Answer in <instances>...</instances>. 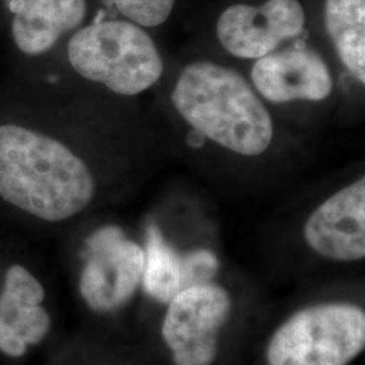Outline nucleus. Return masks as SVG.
I'll use <instances>...</instances> for the list:
<instances>
[{
	"instance_id": "f257e3e1",
	"label": "nucleus",
	"mask_w": 365,
	"mask_h": 365,
	"mask_svg": "<svg viewBox=\"0 0 365 365\" xmlns=\"http://www.w3.org/2000/svg\"><path fill=\"white\" fill-rule=\"evenodd\" d=\"M95 194L91 170L66 145L15 125L0 126V196L39 220H68Z\"/></svg>"
},
{
	"instance_id": "f03ea898",
	"label": "nucleus",
	"mask_w": 365,
	"mask_h": 365,
	"mask_svg": "<svg viewBox=\"0 0 365 365\" xmlns=\"http://www.w3.org/2000/svg\"><path fill=\"white\" fill-rule=\"evenodd\" d=\"M172 102L196 133L225 149L257 156L271 145V115L248 81L233 69L212 63L187 66Z\"/></svg>"
},
{
	"instance_id": "7ed1b4c3",
	"label": "nucleus",
	"mask_w": 365,
	"mask_h": 365,
	"mask_svg": "<svg viewBox=\"0 0 365 365\" xmlns=\"http://www.w3.org/2000/svg\"><path fill=\"white\" fill-rule=\"evenodd\" d=\"M68 57L83 78L128 96L152 87L164 71L152 38L123 21L95 22L78 30L69 41Z\"/></svg>"
},
{
	"instance_id": "20e7f679",
	"label": "nucleus",
	"mask_w": 365,
	"mask_h": 365,
	"mask_svg": "<svg viewBox=\"0 0 365 365\" xmlns=\"http://www.w3.org/2000/svg\"><path fill=\"white\" fill-rule=\"evenodd\" d=\"M365 348L364 310L348 302L300 309L274 330L268 365H349Z\"/></svg>"
},
{
	"instance_id": "39448f33",
	"label": "nucleus",
	"mask_w": 365,
	"mask_h": 365,
	"mask_svg": "<svg viewBox=\"0 0 365 365\" xmlns=\"http://www.w3.org/2000/svg\"><path fill=\"white\" fill-rule=\"evenodd\" d=\"M232 313V298L218 284L179 291L168 303L161 334L175 365H212L220 348V331Z\"/></svg>"
},
{
	"instance_id": "423d86ee",
	"label": "nucleus",
	"mask_w": 365,
	"mask_h": 365,
	"mask_svg": "<svg viewBox=\"0 0 365 365\" xmlns=\"http://www.w3.org/2000/svg\"><path fill=\"white\" fill-rule=\"evenodd\" d=\"M145 252L126 240L117 226H106L87 241V262L78 282V291L96 313H110L135 294L143 282Z\"/></svg>"
},
{
	"instance_id": "0eeeda50",
	"label": "nucleus",
	"mask_w": 365,
	"mask_h": 365,
	"mask_svg": "<svg viewBox=\"0 0 365 365\" xmlns=\"http://www.w3.org/2000/svg\"><path fill=\"white\" fill-rule=\"evenodd\" d=\"M298 0H268L260 7L235 4L220 16L217 34L222 46L235 57L259 60L304 29Z\"/></svg>"
},
{
	"instance_id": "6e6552de",
	"label": "nucleus",
	"mask_w": 365,
	"mask_h": 365,
	"mask_svg": "<svg viewBox=\"0 0 365 365\" xmlns=\"http://www.w3.org/2000/svg\"><path fill=\"white\" fill-rule=\"evenodd\" d=\"M304 240L319 256L333 261L365 257L364 178L330 196L304 225Z\"/></svg>"
},
{
	"instance_id": "1a4fd4ad",
	"label": "nucleus",
	"mask_w": 365,
	"mask_h": 365,
	"mask_svg": "<svg viewBox=\"0 0 365 365\" xmlns=\"http://www.w3.org/2000/svg\"><path fill=\"white\" fill-rule=\"evenodd\" d=\"M252 81L257 91L274 103L324 101L333 87L325 61L306 48L261 57L252 68Z\"/></svg>"
},
{
	"instance_id": "9d476101",
	"label": "nucleus",
	"mask_w": 365,
	"mask_h": 365,
	"mask_svg": "<svg viewBox=\"0 0 365 365\" xmlns=\"http://www.w3.org/2000/svg\"><path fill=\"white\" fill-rule=\"evenodd\" d=\"M15 13V43L27 54L48 52L58 38L78 27L84 16L86 0H11Z\"/></svg>"
},
{
	"instance_id": "9b49d317",
	"label": "nucleus",
	"mask_w": 365,
	"mask_h": 365,
	"mask_svg": "<svg viewBox=\"0 0 365 365\" xmlns=\"http://www.w3.org/2000/svg\"><path fill=\"white\" fill-rule=\"evenodd\" d=\"M325 21L341 61L365 80V0H327Z\"/></svg>"
},
{
	"instance_id": "f8f14e48",
	"label": "nucleus",
	"mask_w": 365,
	"mask_h": 365,
	"mask_svg": "<svg viewBox=\"0 0 365 365\" xmlns=\"http://www.w3.org/2000/svg\"><path fill=\"white\" fill-rule=\"evenodd\" d=\"M143 283L145 291L161 303H170L182 291L180 256L164 240L156 225H150L146 232Z\"/></svg>"
},
{
	"instance_id": "ddd939ff",
	"label": "nucleus",
	"mask_w": 365,
	"mask_h": 365,
	"mask_svg": "<svg viewBox=\"0 0 365 365\" xmlns=\"http://www.w3.org/2000/svg\"><path fill=\"white\" fill-rule=\"evenodd\" d=\"M0 318L13 327L29 346L42 342L52 327L51 315L42 304H30L1 294Z\"/></svg>"
},
{
	"instance_id": "4468645a",
	"label": "nucleus",
	"mask_w": 365,
	"mask_h": 365,
	"mask_svg": "<svg viewBox=\"0 0 365 365\" xmlns=\"http://www.w3.org/2000/svg\"><path fill=\"white\" fill-rule=\"evenodd\" d=\"M140 26L153 27L164 24L173 9L175 0H102Z\"/></svg>"
},
{
	"instance_id": "2eb2a0df",
	"label": "nucleus",
	"mask_w": 365,
	"mask_h": 365,
	"mask_svg": "<svg viewBox=\"0 0 365 365\" xmlns=\"http://www.w3.org/2000/svg\"><path fill=\"white\" fill-rule=\"evenodd\" d=\"M0 294L30 304H42L46 297L38 279L22 265H11L7 269Z\"/></svg>"
},
{
	"instance_id": "dca6fc26",
	"label": "nucleus",
	"mask_w": 365,
	"mask_h": 365,
	"mask_svg": "<svg viewBox=\"0 0 365 365\" xmlns=\"http://www.w3.org/2000/svg\"><path fill=\"white\" fill-rule=\"evenodd\" d=\"M218 271L220 261L212 252L206 249H197L180 256L182 289L211 283Z\"/></svg>"
},
{
	"instance_id": "f3484780",
	"label": "nucleus",
	"mask_w": 365,
	"mask_h": 365,
	"mask_svg": "<svg viewBox=\"0 0 365 365\" xmlns=\"http://www.w3.org/2000/svg\"><path fill=\"white\" fill-rule=\"evenodd\" d=\"M27 345L13 327L0 318V352L10 357H22L26 353Z\"/></svg>"
}]
</instances>
